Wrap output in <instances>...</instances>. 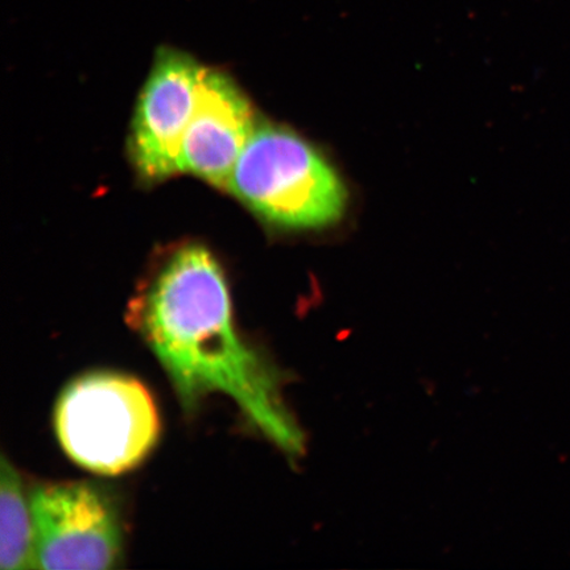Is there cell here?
I'll use <instances>...</instances> for the list:
<instances>
[{
    "label": "cell",
    "instance_id": "cell-7",
    "mask_svg": "<svg viewBox=\"0 0 570 570\" xmlns=\"http://www.w3.org/2000/svg\"><path fill=\"white\" fill-rule=\"evenodd\" d=\"M0 568H36V531L31 489L3 455L0 466Z\"/></svg>",
    "mask_w": 570,
    "mask_h": 570
},
{
    "label": "cell",
    "instance_id": "cell-5",
    "mask_svg": "<svg viewBox=\"0 0 570 570\" xmlns=\"http://www.w3.org/2000/svg\"><path fill=\"white\" fill-rule=\"evenodd\" d=\"M203 68L194 57L173 48L156 56L135 111L130 146L135 166L148 181L181 173L183 140Z\"/></svg>",
    "mask_w": 570,
    "mask_h": 570
},
{
    "label": "cell",
    "instance_id": "cell-4",
    "mask_svg": "<svg viewBox=\"0 0 570 570\" xmlns=\"http://www.w3.org/2000/svg\"><path fill=\"white\" fill-rule=\"evenodd\" d=\"M36 568L105 570L124 552L122 517L109 491L91 482H51L31 488Z\"/></svg>",
    "mask_w": 570,
    "mask_h": 570
},
{
    "label": "cell",
    "instance_id": "cell-2",
    "mask_svg": "<svg viewBox=\"0 0 570 570\" xmlns=\"http://www.w3.org/2000/svg\"><path fill=\"white\" fill-rule=\"evenodd\" d=\"M55 428L63 451L78 465L116 475L151 453L160 417L151 392L140 381L95 372L77 377L61 392Z\"/></svg>",
    "mask_w": 570,
    "mask_h": 570
},
{
    "label": "cell",
    "instance_id": "cell-3",
    "mask_svg": "<svg viewBox=\"0 0 570 570\" xmlns=\"http://www.w3.org/2000/svg\"><path fill=\"white\" fill-rule=\"evenodd\" d=\"M229 189L267 223L289 229L336 223L346 204L344 185L323 156L296 134L269 125L247 140Z\"/></svg>",
    "mask_w": 570,
    "mask_h": 570
},
{
    "label": "cell",
    "instance_id": "cell-1",
    "mask_svg": "<svg viewBox=\"0 0 570 570\" xmlns=\"http://www.w3.org/2000/svg\"><path fill=\"white\" fill-rule=\"evenodd\" d=\"M126 321L159 361L185 413L225 395L285 454L303 452V433L284 402V375L235 324L229 284L208 248L181 245L156 263Z\"/></svg>",
    "mask_w": 570,
    "mask_h": 570
},
{
    "label": "cell",
    "instance_id": "cell-6",
    "mask_svg": "<svg viewBox=\"0 0 570 570\" xmlns=\"http://www.w3.org/2000/svg\"><path fill=\"white\" fill-rule=\"evenodd\" d=\"M254 130L252 105L238 85L224 71L203 68L183 140L181 170L229 189L234 168Z\"/></svg>",
    "mask_w": 570,
    "mask_h": 570
}]
</instances>
